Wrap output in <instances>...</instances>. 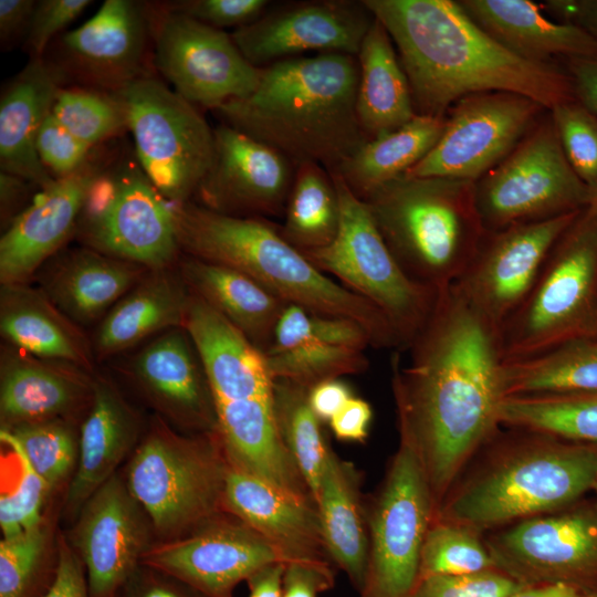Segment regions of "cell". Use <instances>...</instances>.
I'll return each instance as SVG.
<instances>
[{"label": "cell", "mask_w": 597, "mask_h": 597, "mask_svg": "<svg viewBox=\"0 0 597 597\" xmlns=\"http://www.w3.org/2000/svg\"><path fill=\"white\" fill-rule=\"evenodd\" d=\"M189 296L179 272L150 271L101 320L92 342L95 358L118 354L154 334L182 327Z\"/></svg>", "instance_id": "obj_33"}, {"label": "cell", "mask_w": 597, "mask_h": 597, "mask_svg": "<svg viewBox=\"0 0 597 597\" xmlns=\"http://www.w3.org/2000/svg\"><path fill=\"white\" fill-rule=\"evenodd\" d=\"M0 332L11 346L38 357L64 360L91 373L92 342L38 287L1 284Z\"/></svg>", "instance_id": "obj_32"}, {"label": "cell", "mask_w": 597, "mask_h": 597, "mask_svg": "<svg viewBox=\"0 0 597 597\" xmlns=\"http://www.w3.org/2000/svg\"><path fill=\"white\" fill-rule=\"evenodd\" d=\"M180 250L239 270L287 304L359 323L371 346L402 349L387 317L317 269L271 221L222 214L188 201L172 205Z\"/></svg>", "instance_id": "obj_4"}, {"label": "cell", "mask_w": 597, "mask_h": 597, "mask_svg": "<svg viewBox=\"0 0 597 597\" xmlns=\"http://www.w3.org/2000/svg\"><path fill=\"white\" fill-rule=\"evenodd\" d=\"M489 551L502 570L528 583L583 588L597 579V513L587 510L525 519L499 534Z\"/></svg>", "instance_id": "obj_19"}, {"label": "cell", "mask_w": 597, "mask_h": 597, "mask_svg": "<svg viewBox=\"0 0 597 597\" xmlns=\"http://www.w3.org/2000/svg\"><path fill=\"white\" fill-rule=\"evenodd\" d=\"M36 1L0 0V42L8 48L19 39H25Z\"/></svg>", "instance_id": "obj_57"}, {"label": "cell", "mask_w": 597, "mask_h": 597, "mask_svg": "<svg viewBox=\"0 0 597 597\" xmlns=\"http://www.w3.org/2000/svg\"><path fill=\"white\" fill-rule=\"evenodd\" d=\"M91 0H41L36 1L24 49L31 59L43 57L52 39L75 20Z\"/></svg>", "instance_id": "obj_51"}, {"label": "cell", "mask_w": 597, "mask_h": 597, "mask_svg": "<svg viewBox=\"0 0 597 597\" xmlns=\"http://www.w3.org/2000/svg\"><path fill=\"white\" fill-rule=\"evenodd\" d=\"M151 35L146 6L130 0H106L76 29L59 41L57 62L65 81L117 92L147 76L145 64Z\"/></svg>", "instance_id": "obj_21"}, {"label": "cell", "mask_w": 597, "mask_h": 597, "mask_svg": "<svg viewBox=\"0 0 597 597\" xmlns=\"http://www.w3.org/2000/svg\"><path fill=\"white\" fill-rule=\"evenodd\" d=\"M277 562L286 563L241 521L211 520L188 537L151 547L142 564L175 576L206 597H233L239 583Z\"/></svg>", "instance_id": "obj_23"}, {"label": "cell", "mask_w": 597, "mask_h": 597, "mask_svg": "<svg viewBox=\"0 0 597 597\" xmlns=\"http://www.w3.org/2000/svg\"><path fill=\"white\" fill-rule=\"evenodd\" d=\"M541 7L557 22L576 25L597 41V0H554Z\"/></svg>", "instance_id": "obj_58"}, {"label": "cell", "mask_w": 597, "mask_h": 597, "mask_svg": "<svg viewBox=\"0 0 597 597\" xmlns=\"http://www.w3.org/2000/svg\"><path fill=\"white\" fill-rule=\"evenodd\" d=\"M223 506L274 546L283 558L326 561L316 504L228 462Z\"/></svg>", "instance_id": "obj_26"}, {"label": "cell", "mask_w": 597, "mask_h": 597, "mask_svg": "<svg viewBox=\"0 0 597 597\" xmlns=\"http://www.w3.org/2000/svg\"><path fill=\"white\" fill-rule=\"evenodd\" d=\"M561 62L570 78L575 100L597 115V55L574 56Z\"/></svg>", "instance_id": "obj_56"}, {"label": "cell", "mask_w": 597, "mask_h": 597, "mask_svg": "<svg viewBox=\"0 0 597 597\" xmlns=\"http://www.w3.org/2000/svg\"><path fill=\"white\" fill-rule=\"evenodd\" d=\"M499 422L597 446V392L504 397Z\"/></svg>", "instance_id": "obj_40"}, {"label": "cell", "mask_w": 597, "mask_h": 597, "mask_svg": "<svg viewBox=\"0 0 597 597\" xmlns=\"http://www.w3.org/2000/svg\"><path fill=\"white\" fill-rule=\"evenodd\" d=\"M1 440L13 450L18 461V476L2 489L0 498V526L3 537H9L42 524L41 510L50 489L21 450L7 438Z\"/></svg>", "instance_id": "obj_47"}, {"label": "cell", "mask_w": 597, "mask_h": 597, "mask_svg": "<svg viewBox=\"0 0 597 597\" xmlns=\"http://www.w3.org/2000/svg\"><path fill=\"white\" fill-rule=\"evenodd\" d=\"M358 80L355 55L290 57L261 67L249 95L213 112L295 165L315 163L334 171L368 140L357 116Z\"/></svg>", "instance_id": "obj_3"}, {"label": "cell", "mask_w": 597, "mask_h": 597, "mask_svg": "<svg viewBox=\"0 0 597 597\" xmlns=\"http://www.w3.org/2000/svg\"><path fill=\"white\" fill-rule=\"evenodd\" d=\"M589 189V201L588 207H591L597 211V182L593 185Z\"/></svg>", "instance_id": "obj_63"}, {"label": "cell", "mask_w": 597, "mask_h": 597, "mask_svg": "<svg viewBox=\"0 0 597 597\" xmlns=\"http://www.w3.org/2000/svg\"><path fill=\"white\" fill-rule=\"evenodd\" d=\"M474 200L488 232L588 206L589 189L569 165L549 111L501 164L474 181Z\"/></svg>", "instance_id": "obj_12"}, {"label": "cell", "mask_w": 597, "mask_h": 597, "mask_svg": "<svg viewBox=\"0 0 597 597\" xmlns=\"http://www.w3.org/2000/svg\"><path fill=\"white\" fill-rule=\"evenodd\" d=\"M1 437L21 450L50 490L71 473L78 457V438L64 418L1 429Z\"/></svg>", "instance_id": "obj_43"}, {"label": "cell", "mask_w": 597, "mask_h": 597, "mask_svg": "<svg viewBox=\"0 0 597 597\" xmlns=\"http://www.w3.org/2000/svg\"><path fill=\"white\" fill-rule=\"evenodd\" d=\"M494 567L496 565L490 551L481 544L471 527L452 521L429 527L421 549L419 580L430 576L479 573Z\"/></svg>", "instance_id": "obj_44"}, {"label": "cell", "mask_w": 597, "mask_h": 597, "mask_svg": "<svg viewBox=\"0 0 597 597\" xmlns=\"http://www.w3.org/2000/svg\"><path fill=\"white\" fill-rule=\"evenodd\" d=\"M370 517V547L359 597H411L430 527L433 495L415 447L404 437Z\"/></svg>", "instance_id": "obj_13"}, {"label": "cell", "mask_w": 597, "mask_h": 597, "mask_svg": "<svg viewBox=\"0 0 597 597\" xmlns=\"http://www.w3.org/2000/svg\"><path fill=\"white\" fill-rule=\"evenodd\" d=\"M116 597H206L165 572L140 564Z\"/></svg>", "instance_id": "obj_52"}, {"label": "cell", "mask_w": 597, "mask_h": 597, "mask_svg": "<svg viewBox=\"0 0 597 597\" xmlns=\"http://www.w3.org/2000/svg\"><path fill=\"white\" fill-rule=\"evenodd\" d=\"M179 273L189 291L237 327L264 352L287 305L248 274L191 255L179 262Z\"/></svg>", "instance_id": "obj_34"}, {"label": "cell", "mask_w": 597, "mask_h": 597, "mask_svg": "<svg viewBox=\"0 0 597 597\" xmlns=\"http://www.w3.org/2000/svg\"><path fill=\"white\" fill-rule=\"evenodd\" d=\"M374 20L363 0L290 1L272 3L231 36L243 56L261 69L310 51L357 56Z\"/></svg>", "instance_id": "obj_17"}, {"label": "cell", "mask_w": 597, "mask_h": 597, "mask_svg": "<svg viewBox=\"0 0 597 597\" xmlns=\"http://www.w3.org/2000/svg\"><path fill=\"white\" fill-rule=\"evenodd\" d=\"M92 148L71 134L52 113L45 118L36 138L39 158L55 179L82 169L90 161Z\"/></svg>", "instance_id": "obj_49"}, {"label": "cell", "mask_w": 597, "mask_h": 597, "mask_svg": "<svg viewBox=\"0 0 597 597\" xmlns=\"http://www.w3.org/2000/svg\"><path fill=\"white\" fill-rule=\"evenodd\" d=\"M503 362L597 336V211L584 208L551 250L522 304L499 328Z\"/></svg>", "instance_id": "obj_7"}, {"label": "cell", "mask_w": 597, "mask_h": 597, "mask_svg": "<svg viewBox=\"0 0 597 597\" xmlns=\"http://www.w3.org/2000/svg\"><path fill=\"white\" fill-rule=\"evenodd\" d=\"M46 528L43 524L0 542V597H36L42 586Z\"/></svg>", "instance_id": "obj_45"}, {"label": "cell", "mask_w": 597, "mask_h": 597, "mask_svg": "<svg viewBox=\"0 0 597 597\" xmlns=\"http://www.w3.org/2000/svg\"><path fill=\"white\" fill-rule=\"evenodd\" d=\"M548 111L569 165L591 187L597 182V115L575 98Z\"/></svg>", "instance_id": "obj_46"}, {"label": "cell", "mask_w": 597, "mask_h": 597, "mask_svg": "<svg viewBox=\"0 0 597 597\" xmlns=\"http://www.w3.org/2000/svg\"><path fill=\"white\" fill-rule=\"evenodd\" d=\"M286 563L266 565L251 575L248 580V597H282L283 575Z\"/></svg>", "instance_id": "obj_61"}, {"label": "cell", "mask_w": 597, "mask_h": 597, "mask_svg": "<svg viewBox=\"0 0 597 597\" xmlns=\"http://www.w3.org/2000/svg\"><path fill=\"white\" fill-rule=\"evenodd\" d=\"M501 385L504 397L597 392V336L503 362Z\"/></svg>", "instance_id": "obj_37"}, {"label": "cell", "mask_w": 597, "mask_h": 597, "mask_svg": "<svg viewBox=\"0 0 597 597\" xmlns=\"http://www.w3.org/2000/svg\"><path fill=\"white\" fill-rule=\"evenodd\" d=\"M546 111L513 92L467 95L448 109L434 147L405 176L474 182L501 164Z\"/></svg>", "instance_id": "obj_14"}, {"label": "cell", "mask_w": 597, "mask_h": 597, "mask_svg": "<svg viewBox=\"0 0 597 597\" xmlns=\"http://www.w3.org/2000/svg\"><path fill=\"white\" fill-rule=\"evenodd\" d=\"M526 585L509 574L479 573L430 576L418 582L411 597H507Z\"/></svg>", "instance_id": "obj_48"}, {"label": "cell", "mask_w": 597, "mask_h": 597, "mask_svg": "<svg viewBox=\"0 0 597 597\" xmlns=\"http://www.w3.org/2000/svg\"><path fill=\"white\" fill-rule=\"evenodd\" d=\"M334 573L327 561L286 563L282 597H317L334 586Z\"/></svg>", "instance_id": "obj_53"}, {"label": "cell", "mask_w": 597, "mask_h": 597, "mask_svg": "<svg viewBox=\"0 0 597 597\" xmlns=\"http://www.w3.org/2000/svg\"><path fill=\"white\" fill-rule=\"evenodd\" d=\"M148 14L156 67L186 101L216 111L256 87L261 69L243 56L231 33L164 4Z\"/></svg>", "instance_id": "obj_15"}, {"label": "cell", "mask_w": 597, "mask_h": 597, "mask_svg": "<svg viewBox=\"0 0 597 597\" xmlns=\"http://www.w3.org/2000/svg\"><path fill=\"white\" fill-rule=\"evenodd\" d=\"M507 597H597L584 588L566 584L549 583L536 586H525Z\"/></svg>", "instance_id": "obj_62"}, {"label": "cell", "mask_w": 597, "mask_h": 597, "mask_svg": "<svg viewBox=\"0 0 597 597\" xmlns=\"http://www.w3.org/2000/svg\"><path fill=\"white\" fill-rule=\"evenodd\" d=\"M149 272L140 264L92 248H77L45 265L39 287L81 327L104 317Z\"/></svg>", "instance_id": "obj_29"}, {"label": "cell", "mask_w": 597, "mask_h": 597, "mask_svg": "<svg viewBox=\"0 0 597 597\" xmlns=\"http://www.w3.org/2000/svg\"><path fill=\"white\" fill-rule=\"evenodd\" d=\"M147 514L117 472L84 503L73 531L91 597H116L149 547Z\"/></svg>", "instance_id": "obj_20"}, {"label": "cell", "mask_w": 597, "mask_h": 597, "mask_svg": "<svg viewBox=\"0 0 597 597\" xmlns=\"http://www.w3.org/2000/svg\"><path fill=\"white\" fill-rule=\"evenodd\" d=\"M65 82L57 66L44 57H35L1 93V171L19 176L40 189L50 186L55 178L39 158L36 138Z\"/></svg>", "instance_id": "obj_28"}, {"label": "cell", "mask_w": 597, "mask_h": 597, "mask_svg": "<svg viewBox=\"0 0 597 597\" xmlns=\"http://www.w3.org/2000/svg\"><path fill=\"white\" fill-rule=\"evenodd\" d=\"M51 113L71 134L91 147L128 129L125 105L115 92L63 86Z\"/></svg>", "instance_id": "obj_42"}, {"label": "cell", "mask_w": 597, "mask_h": 597, "mask_svg": "<svg viewBox=\"0 0 597 597\" xmlns=\"http://www.w3.org/2000/svg\"><path fill=\"white\" fill-rule=\"evenodd\" d=\"M138 433L137 413L116 387L105 378H94L90 410L78 436L76 471L66 493L70 512L78 514L91 495L116 473Z\"/></svg>", "instance_id": "obj_30"}, {"label": "cell", "mask_w": 597, "mask_h": 597, "mask_svg": "<svg viewBox=\"0 0 597 597\" xmlns=\"http://www.w3.org/2000/svg\"><path fill=\"white\" fill-rule=\"evenodd\" d=\"M352 397L349 386L341 379L318 383L308 390L310 407L321 422H329Z\"/></svg>", "instance_id": "obj_59"}, {"label": "cell", "mask_w": 597, "mask_h": 597, "mask_svg": "<svg viewBox=\"0 0 597 597\" xmlns=\"http://www.w3.org/2000/svg\"><path fill=\"white\" fill-rule=\"evenodd\" d=\"M273 3L269 0H187L164 6L210 27H245L258 20Z\"/></svg>", "instance_id": "obj_50"}, {"label": "cell", "mask_w": 597, "mask_h": 597, "mask_svg": "<svg viewBox=\"0 0 597 597\" xmlns=\"http://www.w3.org/2000/svg\"><path fill=\"white\" fill-rule=\"evenodd\" d=\"M443 127L444 117L416 115L398 129L367 140L334 172L362 199L423 159L439 140Z\"/></svg>", "instance_id": "obj_38"}, {"label": "cell", "mask_w": 597, "mask_h": 597, "mask_svg": "<svg viewBox=\"0 0 597 597\" xmlns=\"http://www.w3.org/2000/svg\"><path fill=\"white\" fill-rule=\"evenodd\" d=\"M580 211L485 231L452 286L499 329L531 292L554 244Z\"/></svg>", "instance_id": "obj_16"}, {"label": "cell", "mask_w": 597, "mask_h": 597, "mask_svg": "<svg viewBox=\"0 0 597 597\" xmlns=\"http://www.w3.org/2000/svg\"><path fill=\"white\" fill-rule=\"evenodd\" d=\"M357 116L368 140L391 133L417 114L394 42L375 18L357 54Z\"/></svg>", "instance_id": "obj_35"}, {"label": "cell", "mask_w": 597, "mask_h": 597, "mask_svg": "<svg viewBox=\"0 0 597 597\" xmlns=\"http://www.w3.org/2000/svg\"><path fill=\"white\" fill-rule=\"evenodd\" d=\"M143 171L172 205L195 197L213 158V129L197 107L151 75L115 92Z\"/></svg>", "instance_id": "obj_10"}, {"label": "cell", "mask_w": 597, "mask_h": 597, "mask_svg": "<svg viewBox=\"0 0 597 597\" xmlns=\"http://www.w3.org/2000/svg\"><path fill=\"white\" fill-rule=\"evenodd\" d=\"M29 184L19 176L0 172L1 224L6 229L23 211L21 207L28 198Z\"/></svg>", "instance_id": "obj_60"}, {"label": "cell", "mask_w": 597, "mask_h": 597, "mask_svg": "<svg viewBox=\"0 0 597 597\" xmlns=\"http://www.w3.org/2000/svg\"><path fill=\"white\" fill-rule=\"evenodd\" d=\"M406 349V366L399 352L391 357L400 437L419 454L434 498L500 425L499 329L450 285Z\"/></svg>", "instance_id": "obj_1"}, {"label": "cell", "mask_w": 597, "mask_h": 597, "mask_svg": "<svg viewBox=\"0 0 597 597\" xmlns=\"http://www.w3.org/2000/svg\"><path fill=\"white\" fill-rule=\"evenodd\" d=\"M341 207L335 240L303 253L317 269L376 306L390 322L406 349L430 316L440 291L409 277L385 243L364 200L329 171Z\"/></svg>", "instance_id": "obj_9"}, {"label": "cell", "mask_w": 597, "mask_h": 597, "mask_svg": "<svg viewBox=\"0 0 597 597\" xmlns=\"http://www.w3.org/2000/svg\"><path fill=\"white\" fill-rule=\"evenodd\" d=\"M75 232L88 248L149 271L169 269L180 251L172 205L128 157L101 168Z\"/></svg>", "instance_id": "obj_11"}, {"label": "cell", "mask_w": 597, "mask_h": 597, "mask_svg": "<svg viewBox=\"0 0 597 597\" xmlns=\"http://www.w3.org/2000/svg\"><path fill=\"white\" fill-rule=\"evenodd\" d=\"M594 489H595V491H596V493H597V481H596V483H595V485H594Z\"/></svg>", "instance_id": "obj_64"}, {"label": "cell", "mask_w": 597, "mask_h": 597, "mask_svg": "<svg viewBox=\"0 0 597 597\" xmlns=\"http://www.w3.org/2000/svg\"><path fill=\"white\" fill-rule=\"evenodd\" d=\"M371 418L370 405L353 396L328 423L338 440L362 442L368 436Z\"/></svg>", "instance_id": "obj_55"}, {"label": "cell", "mask_w": 597, "mask_h": 597, "mask_svg": "<svg viewBox=\"0 0 597 597\" xmlns=\"http://www.w3.org/2000/svg\"><path fill=\"white\" fill-rule=\"evenodd\" d=\"M341 223V207L332 174L315 163L296 165L281 235L302 253L329 245Z\"/></svg>", "instance_id": "obj_39"}, {"label": "cell", "mask_w": 597, "mask_h": 597, "mask_svg": "<svg viewBox=\"0 0 597 597\" xmlns=\"http://www.w3.org/2000/svg\"><path fill=\"white\" fill-rule=\"evenodd\" d=\"M227 470L216 432L184 437L157 420L135 450L125 480L153 528L175 536L214 519L223 505Z\"/></svg>", "instance_id": "obj_8"}, {"label": "cell", "mask_w": 597, "mask_h": 597, "mask_svg": "<svg viewBox=\"0 0 597 597\" xmlns=\"http://www.w3.org/2000/svg\"><path fill=\"white\" fill-rule=\"evenodd\" d=\"M43 597H91L83 563L63 541L59 544L53 582Z\"/></svg>", "instance_id": "obj_54"}, {"label": "cell", "mask_w": 597, "mask_h": 597, "mask_svg": "<svg viewBox=\"0 0 597 597\" xmlns=\"http://www.w3.org/2000/svg\"><path fill=\"white\" fill-rule=\"evenodd\" d=\"M100 170L88 161L75 174L54 179L10 223L0 239L1 284L27 283L75 232Z\"/></svg>", "instance_id": "obj_24"}, {"label": "cell", "mask_w": 597, "mask_h": 597, "mask_svg": "<svg viewBox=\"0 0 597 597\" xmlns=\"http://www.w3.org/2000/svg\"><path fill=\"white\" fill-rule=\"evenodd\" d=\"M316 509L325 551L360 593L369 548L359 501V476L355 468L328 450Z\"/></svg>", "instance_id": "obj_36"}, {"label": "cell", "mask_w": 597, "mask_h": 597, "mask_svg": "<svg viewBox=\"0 0 597 597\" xmlns=\"http://www.w3.org/2000/svg\"><path fill=\"white\" fill-rule=\"evenodd\" d=\"M368 346L370 336L356 321L287 304L263 355L274 380L310 390L318 383L365 371Z\"/></svg>", "instance_id": "obj_22"}, {"label": "cell", "mask_w": 597, "mask_h": 597, "mask_svg": "<svg viewBox=\"0 0 597 597\" xmlns=\"http://www.w3.org/2000/svg\"><path fill=\"white\" fill-rule=\"evenodd\" d=\"M465 13L492 39L519 57L554 63L597 55V41L576 25L547 19L528 0H460Z\"/></svg>", "instance_id": "obj_31"}, {"label": "cell", "mask_w": 597, "mask_h": 597, "mask_svg": "<svg viewBox=\"0 0 597 597\" xmlns=\"http://www.w3.org/2000/svg\"><path fill=\"white\" fill-rule=\"evenodd\" d=\"M213 137L212 163L195 195L199 205L233 217L284 216L296 165L223 123Z\"/></svg>", "instance_id": "obj_18"}, {"label": "cell", "mask_w": 597, "mask_h": 597, "mask_svg": "<svg viewBox=\"0 0 597 597\" xmlns=\"http://www.w3.org/2000/svg\"><path fill=\"white\" fill-rule=\"evenodd\" d=\"M274 405L282 440L315 502L329 448L310 407L308 389L274 380Z\"/></svg>", "instance_id": "obj_41"}, {"label": "cell", "mask_w": 597, "mask_h": 597, "mask_svg": "<svg viewBox=\"0 0 597 597\" xmlns=\"http://www.w3.org/2000/svg\"><path fill=\"white\" fill-rule=\"evenodd\" d=\"M504 461L472 481L446 516L469 527H490L559 510L597 481V446L531 431Z\"/></svg>", "instance_id": "obj_6"}, {"label": "cell", "mask_w": 597, "mask_h": 597, "mask_svg": "<svg viewBox=\"0 0 597 597\" xmlns=\"http://www.w3.org/2000/svg\"><path fill=\"white\" fill-rule=\"evenodd\" d=\"M130 371L149 401L179 426L216 432L213 396L198 350L184 327L165 331L132 359Z\"/></svg>", "instance_id": "obj_25"}, {"label": "cell", "mask_w": 597, "mask_h": 597, "mask_svg": "<svg viewBox=\"0 0 597 597\" xmlns=\"http://www.w3.org/2000/svg\"><path fill=\"white\" fill-rule=\"evenodd\" d=\"M362 200L405 273L434 291L460 277L485 234L470 180L402 175Z\"/></svg>", "instance_id": "obj_5"}, {"label": "cell", "mask_w": 597, "mask_h": 597, "mask_svg": "<svg viewBox=\"0 0 597 597\" xmlns=\"http://www.w3.org/2000/svg\"><path fill=\"white\" fill-rule=\"evenodd\" d=\"M389 33L417 115L444 117L460 98L504 91L547 109L575 98L559 62L523 60L484 32L453 0H363Z\"/></svg>", "instance_id": "obj_2"}, {"label": "cell", "mask_w": 597, "mask_h": 597, "mask_svg": "<svg viewBox=\"0 0 597 597\" xmlns=\"http://www.w3.org/2000/svg\"><path fill=\"white\" fill-rule=\"evenodd\" d=\"M2 429L63 418L91 400L90 371L64 360L34 356L13 346L1 352Z\"/></svg>", "instance_id": "obj_27"}]
</instances>
